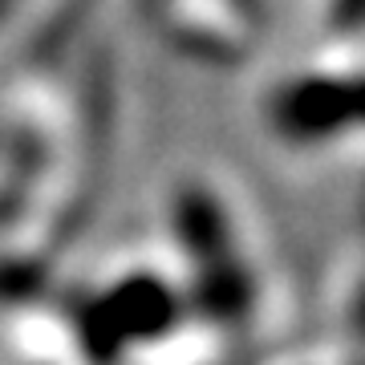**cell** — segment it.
I'll return each instance as SVG.
<instances>
[{
    "label": "cell",
    "instance_id": "6da1fadb",
    "mask_svg": "<svg viewBox=\"0 0 365 365\" xmlns=\"http://www.w3.org/2000/svg\"><path fill=\"white\" fill-rule=\"evenodd\" d=\"M260 114L264 134L297 155H321L341 138H357V66L297 69L264 93Z\"/></svg>",
    "mask_w": 365,
    "mask_h": 365
}]
</instances>
